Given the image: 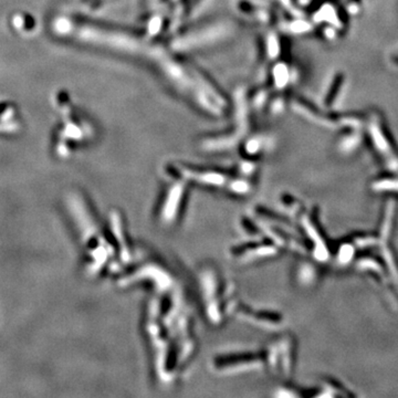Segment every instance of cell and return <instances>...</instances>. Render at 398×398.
Wrapping results in <instances>:
<instances>
[{"mask_svg":"<svg viewBox=\"0 0 398 398\" xmlns=\"http://www.w3.org/2000/svg\"><path fill=\"white\" fill-rule=\"evenodd\" d=\"M12 25L19 32H23V33L31 32L32 30H34V28L37 27V24H35L34 19L27 13H18L16 17H13Z\"/></svg>","mask_w":398,"mask_h":398,"instance_id":"obj_9","label":"cell"},{"mask_svg":"<svg viewBox=\"0 0 398 398\" xmlns=\"http://www.w3.org/2000/svg\"><path fill=\"white\" fill-rule=\"evenodd\" d=\"M97 47L127 56L147 59L149 66L198 110L209 117L220 110L225 94L212 77L183 56V53L164 46L157 39H149L142 32L103 23L98 31Z\"/></svg>","mask_w":398,"mask_h":398,"instance_id":"obj_1","label":"cell"},{"mask_svg":"<svg viewBox=\"0 0 398 398\" xmlns=\"http://www.w3.org/2000/svg\"><path fill=\"white\" fill-rule=\"evenodd\" d=\"M233 32V25L226 20L208 23L173 35L169 47L179 53L211 47L228 38Z\"/></svg>","mask_w":398,"mask_h":398,"instance_id":"obj_3","label":"cell"},{"mask_svg":"<svg viewBox=\"0 0 398 398\" xmlns=\"http://www.w3.org/2000/svg\"><path fill=\"white\" fill-rule=\"evenodd\" d=\"M234 9L238 16L255 23L268 24L271 20L270 9L258 0H235Z\"/></svg>","mask_w":398,"mask_h":398,"instance_id":"obj_4","label":"cell"},{"mask_svg":"<svg viewBox=\"0 0 398 398\" xmlns=\"http://www.w3.org/2000/svg\"><path fill=\"white\" fill-rule=\"evenodd\" d=\"M292 75L289 67L283 62H276L271 71L272 86L276 90H283L292 81Z\"/></svg>","mask_w":398,"mask_h":398,"instance_id":"obj_7","label":"cell"},{"mask_svg":"<svg viewBox=\"0 0 398 398\" xmlns=\"http://www.w3.org/2000/svg\"><path fill=\"white\" fill-rule=\"evenodd\" d=\"M281 51V41L276 31H268L263 34L261 45H260L261 58L266 59V61H273L280 56Z\"/></svg>","mask_w":398,"mask_h":398,"instance_id":"obj_5","label":"cell"},{"mask_svg":"<svg viewBox=\"0 0 398 398\" xmlns=\"http://www.w3.org/2000/svg\"><path fill=\"white\" fill-rule=\"evenodd\" d=\"M235 115L233 126L228 127L221 134H214L202 137L200 146L202 149L209 151H223L237 145L249 132V113L250 105L248 101L247 91L239 89L235 94Z\"/></svg>","mask_w":398,"mask_h":398,"instance_id":"obj_2","label":"cell"},{"mask_svg":"<svg viewBox=\"0 0 398 398\" xmlns=\"http://www.w3.org/2000/svg\"><path fill=\"white\" fill-rule=\"evenodd\" d=\"M212 0H189V9H191V19L196 17Z\"/></svg>","mask_w":398,"mask_h":398,"instance_id":"obj_10","label":"cell"},{"mask_svg":"<svg viewBox=\"0 0 398 398\" xmlns=\"http://www.w3.org/2000/svg\"><path fill=\"white\" fill-rule=\"evenodd\" d=\"M276 2H278L282 6H285L287 9L291 10L292 12H295V7L293 6V4H291L292 0H276Z\"/></svg>","mask_w":398,"mask_h":398,"instance_id":"obj_12","label":"cell"},{"mask_svg":"<svg viewBox=\"0 0 398 398\" xmlns=\"http://www.w3.org/2000/svg\"><path fill=\"white\" fill-rule=\"evenodd\" d=\"M268 145H269V140L262 135H255L250 136L247 141H244L241 149L242 154L245 158L252 161L257 158L259 155H261L264 150H267Z\"/></svg>","mask_w":398,"mask_h":398,"instance_id":"obj_6","label":"cell"},{"mask_svg":"<svg viewBox=\"0 0 398 398\" xmlns=\"http://www.w3.org/2000/svg\"><path fill=\"white\" fill-rule=\"evenodd\" d=\"M172 196L169 198L166 199L165 201V206L163 208V218L165 220H168V222H170L169 220H172V218H174L175 217V212L176 209L178 211V207H179V201H180V195L183 194V185L180 184V179H179V183L178 184H175L173 186L172 189L169 191Z\"/></svg>","mask_w":398,"mask_h":398,"instance_id":"obj_8","label":"cell"},{"mask_svg":"<svg viewBox=\"0 0 398 398\" xmlns=\"http://www.w3.org/2000/svg\"><path fill=\"white\" fill-rule=\"evenodd\" d=\"M144 4L146 6L147 11H150L161 8L166 3L165 0H144Z\"/></svg>","mask_w":398,"mask_h":398,"instance_id":"obj_11","label":"cell"}]
</instances>
